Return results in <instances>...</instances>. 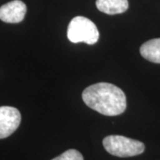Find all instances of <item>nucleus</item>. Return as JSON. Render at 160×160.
<instances>
[{
	"instance_id": "423d86ee",
	"label": "nucleus",
	"mask_w": 160,
	"mask_h": 160,
	"mask_svg": "<svg viewBox=\"0 0 160 160\" xmlns=\"http://www.w3.org/2000/svg\"><path fill=\"white\" fill-rule=\"evenodd\" d=\"M96 7L99 11L109 15L123 13L128 9L127 0H96Z\"/></svg>"
},
{
	"instance_id": "6e6552de",
	"label": "nucleus",
	"mask_w": 160,
	"mask_h": 160,
	"mask_svg": "<svg viewBox=\"0 0 160 160\" xmlns=\"http://www.w3.org/2000/svg\"><path fill=\"white\" fill-rule=\"evenodd\" d=\"M52 160H84V158L79 151L76 149H68Z\"/></svg>"
},
{
	"instance_id": "7ed1b4c3",
	"label": "nucleus",
	"mask_w": 160,
	"mask_h": 160,
	"mask_svg": "<svg viewBox=\"0 0 160 160\" xmlns=\"http://www.w3.org/2000/svg\"><path fill=\"white\" fill-rule=\"evenodd\" d=\"M102 144L108 153L118 158L134 157L143 153L145 149L142 142L122 135H109L103 139Z\"/></svg>"
},
{
	"instance_id": "39448f33",
	"label": "nucleus",
	"mask_w": 160,
	"mask_h": 160,
	"mask_svg": "<svg viewBox=\"0 0 160 160\" xmlns=\"http://www.w3.org/2000/svg\"><path fill=\"white\" fill-rule=\"evenodd\" d=\"M27 12V6L21 0H12L0 7V20L6 23L22 22Z\"/></svg>"
},
{
	"instance_id": "f03ea898",
	"label": "nucleus",
	"mask_w": 160,
	"mask_h": 160,
	"mask_svg": "<svg viewBox=\"0 0 160 160\" xmlns=\"http://www.w3.org/2000/svg\"><path fill=\"white\" fill-rule=\"evenodd\" d=\"M68 39L72 43H86L94 45L100 38V33L94 23L88 18L76 16L73 18L67 30Z\"/></svg>"
},
{
	"instance_id": "f257e3e1",
	"label": "nucleus",
	"mask_w": 160,
	"mask_h": 160,
	"mask_svg": "<svg viewBox=\"0 0 160 160\" xmlns=\"http://www.w3.org/2000/svg\"><path fill=\"white\" fill-rule=\"evenodd\" d=\"M82 99L90 109L104 116H118L126 109L125 92L119 87L106 82L86 87Z\"/></svg>"
},
{
	"instance_id": "20e7f679",
	"label": "nucleus",
	"mask_w": 160,
	"mask_h": 160,
	"mask_svg": "<svg viewBox=\"0 0 160 160\" xmlns=\"http://www.w3.org/2000/svg\"><path fill=\"white\" fill-rule=\"evenodd\" d=\"M22 116L16 108L10 106L0 107V139L10 136L21 124Z\"/></svg>"
},
{
	"instance_id": "0eeeda50",
	"label": "nucleus",
	"mask_w": 160,
	"mask_h": 160,
	"mask_svg": "<svg viewBox=\"0 0 160 160\" xmlns=\"http://www.w3.org/2000/svg\"><path fill=\"white\" fill-rule=\"evenodd\" d=\"M140 52L147 61L160 63V38H154L145 42L141 46Z\"/></svg>"
}]
</instances>
